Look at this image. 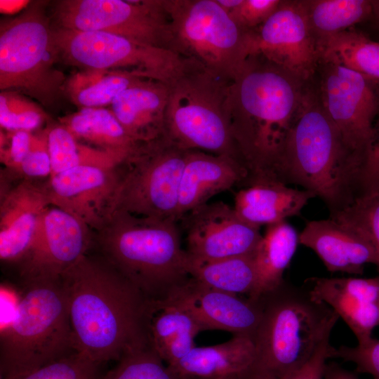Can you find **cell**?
I'll return each mask as SVG.
<instances>
[{
	"instance_id": "8992f818",
	"label": "cell",
	"mask_w": 379,
	"mask_h": 379,
	"mask_svg": "<svg viewBox=\"0 0 379 379\" xmlns=\"http://www.w3.org/2000/svg\"><path fill=\"white\" fill-rule=\"evenodd\" d=\"M259 300L262 317L253 338L256 361L275 378L305 363L339 319L307 289L284 281Z\"/></svg>"
},
{
	"instance_id": "3957f363",
	"label": "cell",
	"mask_w": 379,
	"mask_h": 379,
	"mask_svg": "<svg viewBox=\"0 0 379 379\" xmlns=\"http://www.w3.org/2000/svg\"><path fill=\"white\" fill-rule=\"evenodd\" d=\"M364 166L345 144L321 100L307 93L286 139L279 180L312 192L334 214L361 194Z\"/></svg>"
},
{
	"instance_id": "f35d334b",
	"label": "cell",
	"mask_w": 379,
	"mask_h": 379,
	"mask_svg": "<svg viewBox=\"0 0 379 379\" xmlns=\"http://www.w3.org/2000/svg\"><path fill=\"white\" fill-rule=\"evenodd\" d=\"M52 173L46 131L33 134L29 151L18 173L25 179L50 178Z\"/></svg>"
},
{
	"instance_id": "8fae6325",
	"label": "cell",
	"mask_w": 379,
	"mask_h": 379,
	"mask_svg": "<svg viewBox=\"0 0 379 379\" xmlns=\"http://www.w3.org/2000/svg\"><path fill=\"white\" fill-rule=\"evenodd\" d=\"M53 38L60 56L86 69L132 72L168 84L184 65L170 50L111 33L59 27Z\"/></svg>"
},
{
	"instance_id": "7dc6e473",
	"label": "cell",
	"mask_w": 379,
	"mask_h": 379,
	"mask_svg": "<svg viewBox=\"0 0 379 379\" xmlns=\"http://www.w3.org/2000/svg\"><path fill=\"white\" fill-rule=\"evenodd\" d=\"M242 0H216L218 4L229 13L236 7H237Z\"/></svg>"
},
{
	"instance_id": "60d3db41",
	"label": "cell",
	"mask_w": 379,
	"mask_h": 379,
	"mask_svg": "<svg viewBox=\"0 0 379 379\" xmlns=\"http://www.w3.org/2000/svg\"><path fill=\"white\" fill-rule=\"evenodd\" d=\"M33 133L26 131H1L0 159L8 169L18 173L27 155Z\"/></svg>"
},
{
	"instance_id": "9a60e30c",
	"label": "cell",
	"mask_w": 379,
	"mask_h": 379,
	"mask_svg": "<svg viewBox=\"0 0 379 379\" xmlns=\"http://www.w3.org/2000/svg\"><path fill=\"white\" fill-rule=\"evenodd\" d=\"M179 221L186 234L188 257L197 262L252 255L262 237L259 227L243 220L223 201L208 202Z\"/></svg>"
},
{
	"instance_id": "74e56055",
	"label": "cell",
	"mask_w": 379,
	"mask_h": 379,
	"mask_svg": "<svg viewBox=\"0 0 379 379\" xmlns=\"http://www.w3.org/2000/svg\"><path fill=\"white\" fill-rule=\"evenodd\" d=\"M331 358H339L355 364L358 372L379 379V340L371 337L354 347H332Z\"/></svg>"
},
{
	"instance_id": "ee69618b",
	"label": "cell",
	"mask_w": 379,
	"mask_h": 379,
	"mask_svg": "<svg viewBox=\"0 0 379 379\" xmlns=\"http://www.w3.org/2000/svg\"><path fill=\"white\" fill-rule=\"evenodd\" d=\"M226 379H276L266 368L256 361L244 371L236 373Z\"/></svg>"
},
{
	"instance_id": "4fadbf2b",
	"label": "cell",
	"mask_w": 379,
	"mask_h": 379,
	"mask_svg": "<svg viewBox=\"0 0 379 379\" xmlns=\"http://www.w3.org/2000/svg\"><path fill=\"white\" fill-rule=\"evenodd\" d=\"M324 65L321 102L346 146L365 164L379 114V81L339 65Z\"/></svg>"
},
{
	"instance_id": "4316f807",
	"label": "cell",
	"mask_w": 379,
	"mask_h": 379,
	"mask_svg": "<svg viewBox=\"0 0 379 379\" xmlns=\"http://www.w3.org/2000/svg\"><path fill=\"white\" fill-rule=\"evenodd\" d=\"M299 244V234L286 220L267 226L253 253L256 283L248 298L258 300L284 283V273Z\"/></svg>"
},
{
	"instance_id": "ab89813d",
	"label": "cell",
	"mask_w": 379,
	"mask_h": 379,
	"mask_svg": "<svg viewBox=\"0 0 379 379\" xmlns=\"http://www.w3.org/2000/svg\"><path fill=\"white\" fill-rule=\"evenodd\" d=\"M279 0H242L228 14L243 30L249 32L262 25L277 9Z\"/></svg>"
},
{
	"instance_id": "e0dca14e",
	"label": "cell",
	"mask_w": 379,
	"mask_h": 379,
	"mask_svg": "<svg viewBox=\"0 0 379 379\" xmlns=\"http://www.w3.org/2000/svg\"><path fill=\"white\" fill-rule=\"evenodd\" d=\"M119 167L78 166L51 175L46 187L53 206L98 230L111 212Z\"/></svg>"
},
{
	"instance_id": "8d00e7d4",
	"label": "cell",
	"mask_w": 379,
	"mask_h": 379,
	"mask_svg": "<svg viewBox=\"0 0 379 379\" xmlns=\"http://www.w3.org/2000/svg\"><path fill=\"white\" fill-rule=\"evenodd\" d=\"M331 217L360 230L371 241L379 260V190L359 196Z\"/></svg>"
},
{
	"instance_id": "d6986e66",
	"label": "cell",
	"mask_w": 379,
	"mask_h": 379,
	"mask_svg": "<svg viewBox=\"0 0 379 379\" xmlns=\"http://www.w3.org/2000/svg\"><path fill=\"white\" fill-rule=\"evenodd\" d=\"M310 296L327 305L363 343L379 326V277H314L309 280Z\"/></svg>"
},
{
	"instance_id": "cb8c5ba5",
	"label": "cell",
	"mask_w": 379,
	"mask_h": 379,
	"mask_svg": "<svg viewBox=\"0 0 379 379\" xmlns=\"http://www.w3.org/2000/svg\"><path fill=\"white\" fill-rule=\"evenodd\" d=\"M315 195L277 180L253 182L234 197V208L247 222L260 227L298 215Z\"/></svg>"
},
{
	"instance_id": "4dcf8cb0",
	"label": "cell",
	"mask_w": 379,
	"mask_h": 379,
	"mask_svg": "<svg viewBox=\"0 0 379 379\" xmlns=\"http://www.w3.org/2000/svg\"><path fill=\"white\" fill-rule=\"evenodd\" d=\"M188 272L192 279L207 287L247 297L256 283L253 254L208 262L189 258Z\"/></svg>"
},
{
	"instance_id": "d4e9b609",
	"label": "cell",
	"mask_w": 379,
	"mask_h": 379,
	"mask_svg": "<svg viewBox=\"0 0 379 379\" xmlns=\"http://www.w3.org/2000/svg\"><path fill=\"white\" fill-rule=\"evenodd\" d=\"M255 361L253 339L233 335L218 345L195 346L183 358L168 366L180 379H226L248 368Z\"/></svg>"
},
{
	"instance_id": "30bf717a",
	"label": "cell",
	"mask_w": 379,
	"mask_h": 379,
	"mask_svg": "<svg viewBox=\"0 0 379 379\" xmlns=\"http://www.w3.org/2000/svg\"><path fill=\"white\" fill-rule=\"evenodd\" d=\"M187 153L166 137L140 143L119 167L110 213L124 211L178 222L179 190Z\"/></svg>"
},
{
	"instance_id": "7bdbcfd3",
	"label": "cell",
	"mask_w": 379,
	"mask_h": 379,
	"mask_svg": "<svg viewBox=\"0 0 379 379\" xmlns=\"http://www.w3.org/2000/svg\"><path fill=\"white\" fill-rule=\"evenodd\" d=\"M374 128V140L361 175V195L379 190V118Z\"/></svg>"
},
{
	"instance_id": "9c48e42d",
	"label": "cell",
	"mask_w": 379,
	"mask_h": 379,
	"mask_svg": "<svg viewBox=\"0 0 379 379\" xmlns=\"http://www.w3.org/2000/svg\"><path fill=\"white\" fill-rule=\"evenodd\" d=\"M59 55L53 30L39 8L1 22L0 89L53 104L65 83L63 74L55 67Z\"/></svg>"
},
{
	"instance_id": "f1b7e54d",
	"label": "cell",
	"mask_w": 379,
	"mask_h": 379,
	"mask_svg": "<svg viewBox=\"0 0 379 379\" xmlns=\"http://www.w3.org/2000/svg\"><path fill=\"white\" fill-rule=\"evenodd\" d=\"M319 59L379 81V43L347 29L317 40Z\"/></svg>"
},
{
	"instance_id": "b9f144b4",
	"label": "cell",
	"mask_w": 379,
	"mask_h": 379,
	"mask_svg": "<svg viewBox=\"0 0 379 379\" xmlns=\"http://www.w3.org/2000/svg\"><path fill=\"white\" fill-rule=\"evenodd\" d=\"M331 335L320 343L312 356L302 365L276 379H324L326 361L331 359Z\"/></svg>"
},
{
	"instance_id": "d6a6232c",
	"label": "cell",
	"mask_w": 379,
	"mask_h": 379,
	"mask_svg": "<svg viewBox=\"0 0 379 379\" xmlns=\"http://www.w3.org/2000/svg\"><path fill=\"white\" fill-rule=\"evenodd\" d=\"M305 4L317 40L347 30L372 15L371 0H312Z\"/></svg>"
},
{
	"instance_id": "83f0119b",
	"label": "cell",
	"mask_w": 379,
	"mask_h": 379,
	"mask_svg": "<svg viewBox=\"0 0 379 379\" xmlns=\"http://www.w3.org/2000/svg\"><path fill=\"white\" fill-rule=\"evenodd\" d=\"M61 122L81 142L124 161L140 144L127 134L111 109L82 108L63 118Z\"/></svg>"
},
{
	"instance_id": "ffe728a7",
	"label": "cell",
	"mask_w": 379,
	"mask_h": 379,
	"mask_svg": "<svg viewBox=\"0 0 379 379\" xmlns=\"http://www.w3.org/2000/svg\"><path fill=\"white\" fill-rule=\"evenodd\" d=\"M299 242L312 249L329 272L361 274L366 264L379 267L368 237L354 226L330 217L306 223Z\"/></svg>"
},
{
	"instance_id": "ac0fdd59",
	"label": "cell",
	"mask_w": 379,
	"mask_h": 379,
	"mask_svg": "<svg viewBox=\"0 0 379 379\" xmlns=\"http://www.w3.org/2000/svg\"><path fill=\"white\" fill-rule=\"evenodd\" d=\"M166 300L185 309L201 331L220 330L253 339L260 324V300L207 287L191 277Z\"/></svg>"
},
{
	"instance_id": "7402d4cb",
	"label": "cell",
	"mask_w": 379,
	"mask_h": 379,
	"mask_svg": "<svg viewBox=\"0 0 379 379\" xmlns=\"http://www.w3.org/2000/svg\"><path fill=\"white\" fill-rule=\"evenodd\" d=\"M248 171L238 160L200 150H188L180 190L177 220L214 195L244 183Z\"/></svg>"
},
{
	"instance_id": "7a4b0ae2",
	"label": "cell",
	"mask_w": 379,
	"mask_h": 379,
	"mask_svg": "<svg viewBox=\"0 0 379 379\" xmlns=\"http://www.w3.org/2000/svg\"><path fill=\"white\" fill-rule=\"evenodd\" d=\"M303 81L260 55H251L231 80L226 112L248 171L246 185L261 180H279L286 139L307 94Z\"/></svg>"
},
{
	"instance_id": "52a82bcc",
	"label": "cell",
	"mask_w": 379,
	"mask_h": 379,
	"mask_svg": "<svg viewBox=\"0 0 379 379\" xmlns=\"http://www.w3.org/2000/svg\"><path fill=\"white\" fill-rule=\"evenodd\" d=\"M230 81L184 58L168 84L165 137L184 150L227 155L241 163L226 112Z\"/></svg>"
},
{
	"instance_id": "277c9868",
	"label": "cell",
	"mask_w": 379,
	"mask_h": 379,
	"mask_svg": "<svg viewBox=\"0 0 379 379\" xmlns=\"http://www.w3.org/2000/svg\"><path fill=\"white\" fill-rule=\"evenodd\" d=\"M177 223L114 211L95 239L104 260L147 299L161 302L190 278Z\"/></svg>"
},
{
	"instance_id": "d590c367",
	"label": "cell",
	"mask_w": 379,
	"mask_h": 379,
	"mask_svg": "<svg viewBox=\"0 0 379 379\" xmlns=\"http://www.w3.org/2000/svg\"><path fill=\"white\" fill-rule=\"evenodd\" d=\"M98 366L74 352L28 372L0 379H97Z\"/></svg>"
},
{
	"instance_id": "c3c4849f",
	"label": "cell",
	"mask_w": 379,
	"mask_h": 379,
	"mask_svg": "<svg viewBox=\"0 0 379 379\" xmlns=\"http://www.w3.org/2000/svg\"><path fill=\"white\" fill-rule=\"evenodd\" d=\"M372 15L379 25V0H371Z\"/></svg>"
},
{
	"instance_id": "f546056e",
	"label": "cell",
	"mask_w": 379,
	"mask_h": 379,
	"mask_svg": "<svg viewBox=\"0 0 379 379\" xmlns=\"http://www.w3.org/2000/svg\"><path fill=\"white\" fill-rule=\"evenodd\" d=\"M145 79L149 78L132 72L86 69L71 77L67 90L74 102L82 108L102 107L111 105L120 93Z\"/></svg>"
},
{
	"instance_id": "836d02e7",
	"label": "cell",
	"mask_w": 379,
	"mask_h": 379,
	"mask_svg": "<svg viewBox=\"0 0 379 379\" xmlns=\"http://www.w3.org/2000/svg\"><path fill=\"white\" fill-rule=\"evenodd\" d=\"M117 361L97 379H180L151 345L130 352Z\"/></svg>"
},
{
	"instance_id": "ba28073f",
	"label": "cell",
	"mask_w": 379,
	"mask_h": 379,
	"mask_svg": "<svg viewBox=\"0 0 379 379\" xmlns=\"http://www.w3.org/2000/svg\"><path fill=\"white\" fill-rule=\"evenodd\" d=\"M171 31L170 50L232 80L251 56L250 35L216 0H162Z\"/></svg>"
},
{
	"instance_id": "44dd1931",
	"label": "cell",
	"mask_w": 379,
	"mask_h": 379,
	"mask_svg": "<svg viewBox=\"0 0 379 379\" xmlns=\"http://www.w3.org/2000/svg\"><path fill=\"white\" fill-rule=\"evenodd\" d=\"M45 185L24 179L3 196L0 206V258L21 262L27 255L39 220L51 206Z\"/></svg>"
},
{
	"instance_id": "bcb514c9",
	"label": "cell",
	"mask_w": 379,
	"mask_h": 379,
	"mask_svg": "<svg viewBox=\"0 0 379 379\" xmlns=\"http://www.w3.org/2000/svg\"><path fill=\"white\" fill-rule=\"evenodd\" d=\"M29 2V1L1 0V13L5 14H14L25 8Z\"/></svg>"
},
{
	"instance_id": "1f68e13d",
	"label": "cell",
	"mask_w": 379,
	"mask_h": 379,
	"mask_svg": "<svg viewBox=\"0 0 379 379\" xmlns=\"http://www.w3.org/2000/svg\"><path fill=\"white\" fill-rule=\"evenodd\" d=\"M46 131L51 161V176L78 166L116 168L124 163L112 154L83 143L62 124Z\"/></svg>"
},
{
	"instance_id": "5bb4252c",
	"label": "cell",
	"mask_w": 379,
	"mask_h": 379,
	"mask_svg": "<svg viewBox=\"0 0 379 379\" xmlns=\"http://www.w3.org/2000/svg\"><path fill=\"white\" fill-rule=\"evenodd\" d=\"M251 55L268 61L305 81L319 60L317 39L305 1H281L273 14L250 31Z\"/></svg>"
},
{
	"instance_id": "484cf974",
	"label": "cell",
	"mask_w": 379,
	"mask_h": 379,
	"mask_svg": "<svg viewBox=\"0 0 379 379\" xmlns=\"http://www.w3.org/2000/svg\"><path fill=\"white\" fill-rule=\"evenodd\" d=\"M201 331L193 317L178 305L168 300L153 302L149 342L168 366L180 360L195 347L194 339Z\"/></svg>"
},
{
	"instance_id": "f6af8a7d",
	"label": "cell",
	"mask_w": 379,
	"mask_h": 379,
	"mask_svg": "<svg viewBox=\"0 0 379 379\" xmlns=\"http://www.w3.org/2000/svg\"><path fill=\"white\" fill-rule=\"evenodd\" d=\"M324 379H359L352 373L344 369L343 368L334 364H327L324 374Z\"/></svg>"
},
{
	"instance_id": "6da1fadb",
	"label": "cell",
	"mask_w": 379,
	"mask_h": 379,
	"mask_svg": "<svg viewBox=\"0 0 379 379\" xmlns=\"http://www.w3.org/2000/svg\"><path fill=\"white\" fill-rule=\"evenodd\" d=\"M60 280L77 352L100 365L151 345L153 302L105 260L86 254Z\"/></svg>"
},
{
	"instance_id": "5b68a950",
	"label": "cell",
	"mask_w": 379,
	"mask_h": 379,
	"mask_svg": "<svg viewBox=\"0 0 379 379\" xmlns=\"http://www.w3.org/2000/svg\"><path fill=\"white\" fill-rule=\"evenodd\" d=\"M25 283L15 314L1 331L0 378L28 372L76 352L60 278Z\"/></svg>"
},
{
	"instance_id": "e575fe53",
	"label": "cell",
	"mask_w": 379,
	"mask_h": 379,
	"mask_svg": "<svg viewBox=\"0 0 379 379\" xmlns=\"http://www.w3.org/2000/svg\"><path fill=\"white\" fill-rule=\"evenodd\" d=\"M46 114L30 100L11 91L0 93V124L7 131L39 128L46 121Z\"/></svg>"
},
{
	"instance_id": "2e32d148",
	"label": "cell",
	"mask_w": 379,
	"mask_h": 379,
	"mask_svg": "<svg viewBox=\"0 0 379 379\" xmlns=\"http://www.w3.org/2000/svg\"><path fill=\"white\" fill-rule=\"evenodd\" d=\"M91 230L67 212L50 206L41 215L30 248L20 262L25 281L60 279L87 251Z\"/></svg>"
},
{
	"instance_id": "603a6c76",
	"label": "cell",
	"mask_w": 379,
	"mask_h": 379,
	"mask_svg": "<svg viewBox=\"0 0 379 379\" xmlns=\"http://www.w3.org/2000/svg\"><path fill=\"white\" fill-rule=\"evenodd\" d=\"M168 84L145 79L120 93L111 110L127 134L138 143L165 137Z\"/></svg>"
},
{
	"instance_id": "7c38bea8",
	"label": "cell",
	"mask_w": 379,
	"mask_h": 379,
	"mask_svg": "<svg viewBox=\"0 0 379 379\" xmlns=\"http://www.w3.org/2000/svg\"><path fill=\"white\" fill-rule=\"evenodd\" d=\"M56 13L61 28L107 32L170 50L162 0H66L60 2Z\"/></svg>"
}]
</instances>
